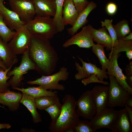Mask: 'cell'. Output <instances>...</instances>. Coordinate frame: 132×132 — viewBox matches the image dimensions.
<instances>
[{"label":"cell","instance_id":"cell-1","mask_svg":"<svg viewBox=\"0 0 132 132\" xmlns=\"http://www.w3.org/2000/svg\"><path fill=\"white\" fill-rule=\"evenodd\" d=\"M49 40L39 35H33L28 50L35 70L42 75L52 74L58 60V55Z\"/></svg>","mask_w":132,"mask_h":132},{"label":"cell","instance_id":"cell-2","mask_svg":"<svg viewBox=\"0 0 132 132\" xmlns=\"http://www.w3.org/2000/svg\"><path fill=\"white\" fill-rule=\"evenodd\" d=\"M63 104L60 114L56 121L51 123L49 129L51 132H74V128L79 121V116L75 108L76 100L69 94L66 95L62 99Z\"/></svg>","mask_w":132,"mask_h":132},{"label":"cell","instance_id":"cell-3","mask_svg":"<svg viewBox=\"0 0 132 132\" xmlns=\"http://www.w3.org/2000/svg\"><path fill=\"white\" fill-rule=\"evenodd\" d=\"M25 26L32 35H39L49 40L58 32L53 18L50 17L36 15L27 22Z\"/></svg>","mask_w":132,"mask_h":132},{"label":"cell","instance_id":"cell-4","mask_svg":"<svg viewBox=\"0 0 132 132\" xmlns=\"http://www.w3.org/2000/svg\"><path fill=\"white\" fill-rule=\"evenodd\" d=\"M69 72L65 66L61 67L59 71L53 74L48 76L42 75L40 78L27 82L30 85H37L44 88L47 90H57L63 91L65 86L59 82L61 81H66L69 77Z\"/></svg>","mask_w":132,"mask_h":132},{"label":"cell","instance_id":"cell-5","mask_svg":"<svg viewBox=\"0 0 132 132\" xmlns=\"http://www.w3.org/2000/svg\"><path fill=\"white\" fill-rule=\"evenodd\" d=\"M109 78L110 82L107 107H124L126 101L132 95L118 83L114 76L109 75Z\"/></svg>","mask_w":132,"mask_h":132},{"label":"cell","instance_id":"cell-6","mask_svg":"<svg viewBox=\"0 0 132 132\" xmlns=\"http://www.w3.org/2000/svg\"><path fill=\"white\" fill-rule=\"evenodd\" d=\"M35 70V65L30 58L28 50L22 54L20 65L8 72V76L11 77L8 81L9 85L12 88L18 87L21 84L24 75L29 70Z\"/></svg>","mask_w":132,"mask_h":132},{"label":"cell","instance_id":"cell-7","mask_svg":"<svg viewBox=\"0 0 132 132\" xmlns=\"http://www.w3.org/2000/svg\"><path fill=\"white\" fill-rule=\"evenodd\" d=\"M32 35L28 30L25 25L15 31L13 37L8 43L12 52L17 55L22 54L28 50Z\"/></svg>","mask_w":132,"mask_h":132},{"label":"cell","instance_id":"cell-8","mask_svg":"<svg viewBox=\"0 0 132 132\" xmlns=\"http://www.w3.org/2000/svg\"><path fill=\"white\" fill-rule=\"evenodd\" d=\"M76 112L79 116L91 120L96 113V107L90 90L84 92L76 100Z\"/></svg>","mask_w":132,"mask_h":132},{"label":"cell","instance_id":"cell-9","mask_svg":"<svg viewBox=\"0 0 132 132\" xmlns=\"http://www.w3.org/2000/svg\"><path fill=\"white\" fill-rule=\"evenodd\" d=\"M119 110L106 107L96 114L90 120V125L95 132L102 128L110 130L118 113Z\"/></svg>","mask_w":132,"mask_h":132},{"label":"cell","instance_id":"cell-10","mask_svg":"<svg viewBox=\"0 0 132 132\" xmlns=\"http://www.w3.org/2000/svg\"><path fill=\"white\" fill-rule=\"evenodd\" d=\"M12 11L21 20L27 23L32 20L35 15L32 0H8Z\"/></svg>","mask_w":132,"mask_h":132},{"label":"cell","instance_id":"cell-11","mask_svg":"<svg viewBox=\"0 0 132 132\" xmlns=\"http://www.w3.org/2000/svg\"><path fill=\"white\" fill-rule=\"evenodd\" d=\"M77 57L82 63V66H81L75 61V65L78 71L75 75L76 80H81L88 77L93 74H96L101 81H103L104 79H107L109 78L106 72L103 71L96 65L90 62L87 63L80 57L78 56Z\"/></svg>","mask_w":132,"mask_h":132},{"label":"cell","instance_id":"cell-12","mask_svg":"<svg viewBox=\"0 0 132 132\" xmlns=\"http://www.w3.org/2000/svg\"><path fill=\"white\" fill-rule=\"evenodd\" d=\"M91 25L83 26L81 30L72 36L63 44V47L66 48L73 45H76L81 48H90L93 44L94 41L90 28Z\"/></svg>","mask_w":132,"mask_h":132},{"label":"cell","instance_id":"cell-13","mask_svg":"<svg viewBox=\"0 0 132 132\" xmlns=\"http://www.w3.org/2000/svg\"><path fill=\"white\" fill-rule=\"evenodd\" d=\"M119 54L114 53H110L109 58L110 61L107 70V74L114 76L118 83L132 95V88L130 87L126 82V77L118 65V59Z\"/></svg>","mask_w":132,"mask_h":132},{"label":"cell","instance_id":"cell-14","mask_svg":"<svg viewBox=\"0 0 132 132\" xmlns=\"http://www.w3.org/2000/svg\"><path fill=\"white\" fill-rule=\"evenodd\" d=\"M3 1L4 0H0V13L8 27L13 30L17 31L26 23L22 21L15 12L7 8Z\"/></svg>","mask_w":132,"mask_h":132},{"label":"cell","instance_id":"cell-15","mask_svg":"<svg viewBox=\"0 0 132 132\" xmlns=\"http://www.w3.org/2000/svg\"><path fill=\"white\" fill-rule=\"evenodd\" d=\"M108 87L97 85L90 90L95 103L97 114L107 107L108 97Z\"/></svg>","mask_w":132,"mask_h":132},{"label":"cell","instance_id":"cell-16","mask_svg":"<svg viewBox=\"0 0 132 132\" xmlns=\"http://www.w3.org/2000/svg\"><path fill=\"white\" fill-rule=\"evenodd\" d=\"M36 15L54 17L55 14V0H32Z\"/></svg>","mask_w":132,"mask_h":132},{"label":"cell","instance_id":"cell-17","mask_svg":"<svg viewBox=\"0 0 132 132\" xmlns=\"http://www.w3.org/2000/svg\"><path fill=\"white\" fill-rule=\"evenodd\" d=\"M132 126L125 108L119 110L110 130L112 132H132Z\"/></svg>","mask_w":132,"mask_h":132},{"label":"cell","instance_id":"cell-18","mask_svg":"<svg viewBox=\"0 0 132 132\" xmlns=\"http://www.w3.org/2000/svg\"><path fill=\"white\" fill-rule=\"evenodd\" d=\"M96 4L92 1L89 2L87 7L78 13L75 22L72 27L67 29L68 34L72 36L74 35L80 28L88 22L87 19L90 12L96 8Z\"/></svg>","mask_w":132,"mask_h":132},{"label":"cell","instance_id":"cell-19","mask_svg":"<svg viewBox=\"0 0 132 132\" xmlns=\"http://www.w3.org/2000/svg\"><path fill=\"white\" fill-rule=\"evenodd\" d=\"M22 96V94L9 89L4 92H0V103L7 106L11 110L15 111L19 108Z\"/></svg>","mask_w":132,"mask_h":132},{"label":"cell","instance_id":"cell-20","mask_svg":"<svg viewBox=\"0 0 132 132\" xmlns=\"http://www.w3.org/2000/svg\"><path fill=\"white\" fill-rule=\"evenodd\" d=\"M90 28L94 42L111 50L113 47L112 41L109 34L104 27L96 29L91 25Z\"/></svg>","mask_w":132,"mask_h":132},{"label":"cell","instance_id":"cell-21","mask_svg":"<svg viewBox=\"0 0 132 132\" xmlns=\"http://www.w3.org/2000/svg\"><path fill=\"white\" fill-rule=\"evenodd\" d=\"M62 14L64 25L72 26L78 14L73 0H64Z\"/></svg>","mask_w":132,"mask_h":132},{"label":"cell","instance_id":"cell-22","mask_svg":"<svg viewBox=\"0 0 132 132\" xmlns=\"http://www.w3.org/2000/svg\"><path fill=\"white\" fill-rule=\"evenodd\" d=\"M0 57L7 68L12 66L18 61L17 55L12 52L8 43L4 42L0 36Z\"/></svg>","mask_w":132,"mask_h":132},{"label":"cell","instance_id":"cell-23","mask_svg":"<svg viewBox=\"0 0 132 132\" xmlns=\"http://www.w3.org/2000/svg\"><path fill=\"white\" fill-rule=\"evenodd\" d=\"M22 94L20 103L24 105L30 111L32 117L33 123H35L41 122L42 120L41 115L37 110L35 99L25 93H22Z\"/></svg>","mask_w":132,"mask_h":132},{"label":"cell","instance_id":"cell-24","mask_svg":"<svg viewBox=\"0 0 132 132\" xmlns=\"http://www.w3.org/2000/svg\"><path fill=\"white\" fill-rule=\"evenodd\" d=\"M12 88L29 95L35 99L45 96L53 95L58 93L57 91L47 90L40 86L29 87L26 88L18 87H12Z\"/></svg>","mask_w":132,"mask_h":132},{"label":"cell","instance_id":"cell-25","mask_svg":"<svg viewBox=\"0 0 132 132\" xmlns=\"http://www.w3.org/2000/svg\"><path fill=\"white\" fill-rule=\"evenodd\" d=\"M118 39V44L112 48L110 53L119 54L125 52L127 57L130 61L132 59V40H125L121 38Z\"/></svg>","mask_w":132,"mask_h":132},{"label":"cell","instance_id":"cell-26","mask_svg":"<svg viewBox=\"0 0 132 132\" xmlns=\"http://www.w3.org/2000/svg\"><path fill=\"white\" fill-rule=\"evenodd\" d=\"M91 47L92 52L97 56L101 65V69L104 72H106L110 60L105 54L104 47L99 44L94 43Z\"/></svg>","mask_w":132,"mask_h":132},{"label":"cell","instance_id":"cell-27","mask_svg":"<svg viewBox=\"0 0 132 132\" xmlns=\"http://www.w3.org/2000/svg\"><path fill=\"white\" fill-rule=\"evenodd\" d=\"M64 0H55L56 9L55 13L53 18L54 23L58 32L63 31L65 28L63 19V10Z\"/></svg>","mask_w":132,"mask_h":132},{"label":"cell","instance_id":"cell-28","mask_svg":"<svg viewBox=\"0 0 132 132\" xmlns=\"http://www.w3.org/2000/svg\"><path fill=\"white\" fill-rule=\"evenodd\" d=\"M35 101L37 108L42 110L59 101V99L56 94L35 98Z\"/></svg>","mask_w":132,"mask_h":132},{"label":"cell","instance_id":"cell-29","mask_svg":"<svg viewBox=\"0 0 132 132\" xmlns=\"http://www.w3.org/2000/svg\"><path fill=\"white\" fill-rule=\"evenodd\" d=\"M15 31L11 30L4 22L0 13V36L5 42L8 43L14 35Z\"/></svg>","mask_w":132,"mask_h":132},{"label":"cell","instance_id":"cell-30","mask_svg":"<svg viewBox=\"0 0 132 132\" xmlns=\"http://www.w3.org/2000/svg\"><path fill=\"white\" fill-rule=\"evenodd\" d=\"M113 26L118 38L123 37L131 32L128 21L125 20L120 21Z\"/></svg>","mask_w":132,"mask_h":132},{"label":"cell","instance_id":"cell-31","mask_svg":"<svg viewBox=\"0 0 132 132\" xmlns=\"http://www.w3.org/2000/svg\"><path fill=\"white\" fill-rule=\"evenodd\" d=\"M112 19H105L101 23L102 27H104L108 30L112 40L113 47L118 44V39L112 24Z\"/></svg>","mask_w":132,"mask_h":132},{"label":"cell","instance_id":"cell-32","mask_svg":"<svg viewBox=\"0 0 132 132\" xmlns=\"http://www.w3.org/2000/svg\"><path fill=\"white\" fill-rule=\"evenodd\" d=\"M12 66H11L6 70H4L0 66V92H4L9 89L10 86L8 80L11 77L8 76V72L11 70Z\"/></svg>","mask_w":132,"mask_h":132},{"label":"cell","instance_id":"cell-33","mask_svg":"<svg viewBox=\"0 0 132 132\" xmlns=\"http://www.w3.org/2000/svg\"><path fill=\"white\" fill-rule=\"evenodd\" d=\"M62 107V104L59 101L44 110L51 117V123L54 122L58 118L60 114Z\"/></svg>","mask_w":132,"mask_h":132},{"label":"cell","instance_id":"cell-34","mask_svg":"<svg viewBox=\"0 0 132 132\" xmlns=\"http://www.w3.org/2000/svg\"><path fill=\"white\" fill-rule=\"evenodd\" d=\"M74 129L75 132H95L87 120H79Z\"/></svg>","mask_w":132,"mask_h":132},{"label":"cell","instance_id":"cell-35","mask_svg":"<svg viewBox=\"0 0 132 132\" xmlns=\"http://www.w3.org/2000/svg\"><path fill=\"white\" fill-rule=\"evenodd\" d=\"M81 82L85 86L92 83H96L102 84L105 85L109 84L108 82L100 80L97 75L95 74H91L88 77L81 80Z\"/></svg>","mask_w":132,"mask_h":132},{"label":"cell","instance_id":"cell-36","mask_svg":"<svg viewBox=\"0 0 132 132\" xmlns=\"http://www.w3.org/2000/svg\"><path fill=\"white\" fill-rule=\"evenodd\" d=\"M76 8L78 13L84 10L89 2L87 0H73Z\"/></svg>","mask_w":132,"mask_h":132},{"label":"cell","instance_id":"cell-37","mask_svg":"<svg viewBox=\"0 0 132 132\" xmlns=\"http://www.w3.org/2000/svg\"><path fill=\"white\" fill-rule=\"evenodd\" d=\"M106 10L108 14L110 15H113L116 13L117 11V5L113 2H110L107 4Z\"/></svg>","mask_w":132,"mask_h":132},{"label":"cell","instance_id":"cell-38","mask_svg":"<svg viewBox=\"0 0 132 132\" xmlns=\"http://www.w3.org/2000/svg\"><path fill=\"white\" fill-rule=\"evenodd\" d=\"M126 77H132V62L130 61L125 69Z\"/></svg>","mask_w":132,"mask_h":132},{"label":"cell","instance_id":"cell-39","mask_svg":"<svg viewBox=\"0 0 132 132\" xmlns=\"http://www.w3.org/2000/svg\"><path fill=\"white\" fill-rule=\"evenodd\" d=\"M124 106L131 123L132 125V107L126 104H125Z\"/></svg>","mask_w":132,"mask_h":132},{"label":"cell","instance_id":"cell-40","mask_svg":"<svg viewBox=\"0 0 132 132\" xmlns=\"http://www.w3.org/2000/svg\"><path fill=\"white\" fill-rule=\"evenodd\" d=\"M11 127V125L9 123H0V130L3 129H9Z\"/></svg>","mask_w":132,"mask_h":132},{"label":"cell","instance_id":"cell-41","mask_svg":"<svg viewBox=\"0 0 132 132\" xmlns=\"http://www.w3.org/2000/svg\"><path fill=\"white\" fill-rule=\"evenodd\" d=\"M121 38L123 40L126 41L132 40V32H131L128 34Z\"/></svg>","mask_w":132,"mask_h":132},{"label":"cell","instance_id":"cell-42","mask_svg":"<svg viewBox=\"0 0 132 132\" xmlns=\"http://www.w3.org/2000/svg\"><path fill=\"white\" fill-rule=\"evenodd\" d=\"M125 104L132 107V97L131 96L126 101Z\"/></svg>","mask_w":132,"mask_h":132},{"label":"cell","instance_id":"cell-43","mask_svg":"<svg viewBox=\"0 0 132 132\" xmlns=\"http://www.w3.org/2000/svg\"><path fill=\"white\" fill-rule=\"evenodd\" d=\"M0 66L2 67L4 70H6L7 68L4 64L2 59L0 57Z\"/></svg>","mask_w":132,"mask_h":132},{"label":"cell","instance_id":"cell-44","mask_svg":"<svg viewBox=\"0 0 132 132\" xmlns=\"http://www.w3.org/2000/svg\"><path fill=\"white\" fill-rule=\"evenodd\" d=\"M0 107H2V108H4L3 107L1 106L0 105Z\"/></svg>","mask_w":132,"mask_h":132}]
</instances>
